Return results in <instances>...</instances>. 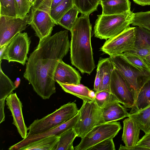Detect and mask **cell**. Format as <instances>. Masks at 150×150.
I'll use <instances>...</instances> for the list:
<instances>
[{
	"label": "cell",
	"instance_id": "cell-1",
	"mask_svg": "<svg viewBox=\"0 0 150 150\" xmlns=\"http://www.w3.org/2000/svg\"><path fill=\"white\" fill-rule=\"evenodd\" d=\"M69 48L68 30H62L39 41L30 54L23 76L43 99H49L55 93L56 69Z\"/></svg>",
	"mask_w": 150,
	"mask_h": 150
},
{
	"label": "cell",
	"instance_id": "cell-2",
	"mask_svg": "<svg viewBox=\"0 0 150 150\" xmlns=\"http://www.w3.org/2000/svg\"><path fill=\"white\" fill-rule=\"evenodd\" d=\"M92 25L89 16L78 17L70 31V59L82 73L90 74L96 67L91 45Z\"/></svg>",
	"mask_w": 150,
	"mask_h": 150
},
{
	"label": "cell",
	"instance_id": "cell-3",
	"mask_svg": "<svg viewBox=\"0 0 150 150\" xmlns=\"http://www.w3.org/2000/svg\"><path fill=\"white\" fill-rule=\"evenodd\" d=\"M133 14L130 10L119 14L98 15L94 27L95 36L107 40L118 35L130 27Z\"/></svg>",
	"mask_w": 150,
	"mask_h": 150
},
{
	"label": "cell",
	"instance_id": "cell-4",
	"mask_svg": "<svg viewBox=\"0 0 150 150\" xmlns=\"http://www.w3.org/2000/svg\"><path fill=\"white\" fill-rule=\"evenodd\" d=\"M53 0H36L29 15V24L39 41L51 36L55 24L51 16Z\"/></svg>",
	"mask_w": 150,
	"mask_h": 150
},
{
	"label": "cell",
	"instance_id": "cell-5",
	"mask_svg": "<svg viewBox=\"0 0 150 150\" xmlns=\"http://www.w3.org/2000/svg\"><path fill=\"white\" fill-rule=\"evenodd\" d=\"M79 111L74 102L64 104L52 113L35 120L28 128V134L41 133L59 125L74 117Z\"/></svg>",
	"mask_w": 150,
	"mask_h": 150
},
{
	"label": "cell",
	"instance_id": "cell-6",
	"mask_svg": "<svg viewBox=\"0 0 150 150\" xmlns=\"http://www.w3.org/2000/svg\"><path fill=\"white\" fill-rule=\"evenodd\" d=\"M110 57L114 68L120 74L134 94L136 103L140 90L150 80V72L141 71L127 62L121 55Z\"/></svg>",
	"mask_w": 150,
	"mask_h": 150
},
{
	"label": "cell",
	"instance_id": "cell-7",
	"mask_svg": "<svg viewBox=\"0 0 150 150\" xmlns=\"http://www.w3.org/2000/svg\"><path fill=\"white\" fill-rule=\"evenodd\" d=\"M80 116L74 128L78 137H83L94 127L105 123L103 109L98 106L94 100L83 101L79 110Z\"/></svg>",
	"mask_w": 150,
	"mask_h": 150
},
{
	"label": "cell",
	"instance_id": "cell-8",
	"mask_svg": "<svg viewBox=\"0 0 150 150\" xmlns=\"http://www.w3.org/2000/svg\"><path fill=\"white\" fill-rule=\"evenodd\" d=\"M119 122H114L100 124L94 127L74 147L75 150H88L93 146L106 139L113 138L121 129Z\"/></svg>",
	"mask_w": 150,
	"mask_h": 150
},
{
	"label": "cell",
	"instance_id": "cell-9",
	"mask_svg": "<svg viewBox=\"0 0 150 150\" xmlns=\"http://www.w3.org/2000/svg\"><path fill=\"white\" fill-rule=\"evenodd\" d=\"M30 42L27 33H18L8 43L0 56V61L5 59L9 62H16L24 65L28 59L27 55Z\"/></svg>",
	"mask_w": 150,
	"mask_h": 150
},
{
	"label": "cell",
	"instance_id": "cell-10",
	"mask_svg": "<svg viewBox=\"0 0 150 150\" xmlns=\"http://www.w3.org/2000/svg\"><path fill=\"white\" fill-rule=\"evenodd\" d=\"M135 28V27H130L118 35L108 39L100 48V50L110 57L129 52L134 47Z\"/></svg>",
	"mask_w": 150,
	"mask_h": 150
},
{
	"label": "cell",
	"instance_id": "cell-11",
	"mask_svg": "<svg viewBox=\"0 0 150 150\" xmlns=\"http://www.w3.org/2000/svg\"><path fill=\"white\" fill-rule=\"evenodd\" d=\"M29 17L28 14L24 17L0 16V48L26 29Z\"/></svg>",
	"mask_w": 150,
	"mask_h": 150
},
{
	"label": "cell",
	"instance_id": "cell-12",
	"mask_svg": "<svg viewBox=\"0 0 150 150\" xmlns=\"http://www.w3.org/2000/svg\"><path fill=\"white\" fill-rule=\"evenodd\" d=\"M110 90L119 103L125 108L132 109L134 106L135 99L134 94L124 79L115 68L112 73Z\"/></svg>",
	"mask_w": 150,
	"mask_h": 150
},
{
	"label": "cell",
	"instance_id": "cell-13",
	"mask_svg": "<svg viewBox=\"0 0 150 150\" xmlns=\"http://www.w3.org/2000/svg\"><path fill=\"white\" fill-rule=\"evenodd\" d=\"M80 116L79 111L77 114L70 120L44 132L36 134L28 135L23 140L10 146L9 150H20L23 147L33 142L43 138L56 135L59 136L66 131L74 128L77 123Z\"/></svg>",
	"mask_w": 150,
	"mask_h": 150
},
{
	"label": "cell",
	"instance_id": "cell-14",
	"mask_svg": "<svg viewBox=\"0 0 150 150\" xmlns=\"http://www.w3.org/2000/svg\"><path fill=\"white\" fill-rule=\"evenodd\" d=\"M6 104L13 117V124L16 127L21 137L24 139L27 136L28 130L23 115L22 103L16 93H12L6 98Z\"/></svg>",
	"mask_w": 150,
	"mask_h": 150
},
{
	"label": "cell",
	"instance_id": "cell-15",
	"mask_svg": "<svg viewBox=\"0 0 150 150\" xmlns=\"http://www.w3.org/2000/svg\"><path fill=\"white\" fill-rule=\"evenodd\" d=\"M122 140L125 146L121 144L119 150H127L134 146L139 140L141 130L139 126L132 118L128 117L123 121Z\"/></svg>",
	"mask_w": 150,
	"mask_h": 150
},
{
	"label": "cell",
	"instance_id": "cell-16",
	"mask_svg": "<svg viewBox=\"0 0 150 150\" xmlns=\"http://www.w3.org/2000/svg\"><path fill=\"white\" fill-rule=\"evenodd\" d=\"M56 82L66 84H79L81 77L79 73L74 68L60 60L54 74Z\"/></svg>",
	"mask_w": 150,
	"mask_h": 150
},
{
	"label": "cell",
	"instance_id": "cell-17",
	"mask_svg": "<svg viewBox=\"0 0 150 150\" xmlns=\"http://www.w3.org/2000/svg\"><path fill=\"white\" fill-rule=\"evenodd\" d=\"M0 123L5 119V100L16 88L14 83L3 72L0 61Z\"/></svg>",
	"mask_w": 150,
	"mask_h": 150
},
{
	"label": "cell",
	"instance_id": "cell-18",
	"mask_svg": "<svg viewBox=\"0 0 150 150\" xmlns=\"http://www.w3.org/2000/svg\"><path fill=\"white\" fill-rule=\"evenodd\" d=\"M97 67L101 81L98 91L105 90L110 92V83L111 74L114 69L110 57L105 58H100Z\"/></svg>",
	"mask_w": 150,
	"mask_h": 150
},
{
	"label": "cell",
	"instance_id": "cell-19",
	"mask_svg": "<svg viewBox=\"0 0 150 150\" xmlns=\"http://www.w3.org/2000/svg\"><path fill=\"white\" fill-rule=\"evenodd\" d=\"M102 14H119L131 10L129 0H104L100 2Z\"/></svg>",
	"mask_w": 150,
	"mask_h": 150
},
{
	"label": "cell",
	"instance_id": "cell-20",
	"mask_svg": "<svg viewBox=\"0 0 150 150\" xmlns=\"http://www.w3.org/2000/svg\"><path fill=\"white\" fill-rule=\"evenodd\" d=\"M103 115L105 123L116 122L128 117L129 113L124 106L115 103L103 109Z\"/></svg>",
	"mask_w": 150,
	"mask_h": 150
},
{
	"label": "cell",
	"instance_id": "cell-21",
	"mask_svg": "<svg viewBox=\"0 0 150 150\" xmlns=\"http://www.w3.org/2000/svg\"><path fill=\"white\" fill-rule=\"evenodd\" d=\"M59 140V136L47 137L29 143L20 150H55Z\"/></svg>",
	"mask_w": 150,
	"mask_h": 150
},
{
	"label": "cell",
	"instance_id": "cell-22",
	"mask_svg": "<svg viewBox=\"0 0 150 150\" xmlns=\"http://www.w3.org/2000/svg\"><path fill=\"white\" fill-rule=\"evenodd\" d=\"M128 117L133 118L145 134L150 133V105L134 113Z\"/></svg>",
	"mask_w": 150,
	"mask_h": 150
},
{
	"label": "cell",
	"instance_id": "cell-23",
	"mask_svg": "<svg viewBox=\"0 0 150 150\" xmlns=\"http://www.w3.org/2000/svg\"><path fill=\"white\" fill-rule=\"evenodd\" d=\"M57 83L65 92L79 98L83 101H91L93 100L90 95L91 90L82 84Z\"/></svg>",
	"mask_w": 150,
	"mask_h": 150
},
{
	"label": "cell",
	"instance_id": "cell-24",
	"mask_svg": "<svg viewBox=\"0 0 150 150\" xmlns=\"http://www.w3.org/2000/svg\"><path fill=\"white\" fill-rule=\"evenodd\" d=\"M150 105V80L147 82L140 90L134 106L129 113H134Z\"/></svg>",
	"mask_w": 150,
	"mask_h": 150
},
{
	"label": "cell",
	"instance_id": "cell-25",
	"mask_svg": "<svg viewBox=\"0 0 150 150\" xmlns=\"http://www.w3.org/2000/svg\"><path fill=\"white\" fill-rule=\"evenodd\" d=\"M77 135L74 128L70 129L59 136V140L55 150H74L73 143Z\"/></svg>",
	"mask_w": 150,
	"mask_h": 150
},
{
	"label": "cell",
	"instance_id": "cell-26",
	"mask_svg": "<svg viewBox=\"0 0 150 150\" xmlns=\"http://www.w3.org/2000/svg\"><path fill=\"white\" fill-rule=\"evenodd\" d=\"M135 27V39L134 47L150 48V30L141 27Z\"/></svg>",
	"mask_w": 150,
	"mask_h": 150
},
{
	"label": "cell",
	"instance_id": "cell-27",
	"mask_svg": "<svg viewBox=\"0 0 150 150\" xmlns=\"http://www.w3.org/2000/svg\"><path fill=\"white\" fill-rule=\"evenodd\" d=\"M74 6L82 15H89L97 10L100 0H73Z\"/></svg>",
	"mask_w": 150,
	"mask_h": 150
},
{
	"label": "cell",
	"instance_id": "cell-28",
	"mask_svg": "<svg viewBox=\"0 0 150 150\" xmlns=\"http://www.w3.org/2000/svg\"><path fill=\"white\" fill-rule=\"evenodd\" d=\"M94 100L100 108H104L115 103H119L118 100L110 92L103 90L96 92Z\"/></svg>",
	"mask_w": 150,
	"mask_h": 150
},
{
	"label": "cell",
	"instance_id": "cell-29",
	"mask_svg": "<svg viewBox=\"0 0 150 150\" xmlns=\"http://www.w3.org/2000/svg\"><path fill=\"white\" fill-rule=\"evenodd\" d=\"M74 6L73 0H64L55 8L51 9V16L56 25L62 17Z\"/></svg>",
	"mask_w": 150,
	"mask_h": 150
},
{
	"label": "cell",
	"instance_id": "cell-30",
	"mask_svg": "<svg viewBox=\"0 0 150 150\" xmlns=\"http://www.w3.org/2000/svg\"><path fill=\"white\" fill-rule=\"evenodd\" d=\"M79 13L78 9L74 6L62 17L58 25L70 31L78 18Z\"/></svg>",
	"mask_w": 150,
	"mask_h": 150
},
{
	"label": "cell",
	"instance_id": "cell-31",
	"mask_svg": "<svg viewBox=\"0 0 150 150\" xmlns=\"http://www.w3.org/2000/svg\"><path fill=\"white\" fill-rule=\"evenodd\" d=\"M121 55L127 62L141 71L150 72V68L141 57L129 53H124Z\"/></svg>",
	"mask_w": 150,
	"mask_h": 150
},
{
	"label": "cell",
	"instance_id": "cell-32",
	"mask_svg": "<svg viewBox=\"0 0 150 150\" xmlns=\"http://www.w3.org/2000/svg\"><path fill=\"white\" fill-rule=\"evenodd\" d=\"M131 24L139 26L150 30V11L134 13Z\"/></svg>",
	"mask_w": 150,
	"mask_h": 150
},
{
	"label": "cell",
	"instance_id": "cell-33",
	"mask_svg": "<svg viewBox=\"0 0 150 150\" xmlns=\"http://www.w3.org/2000/svg\"><path fill=\"white\" fill-rule=\"evenodd\" d=\"M0 16H17L15 0H0Z\"/></svg>",
	"mask_w": 150,
	"mask_h": 150
},
{
	"label": "cell",
	"instance_id": "cell-34",
	"mask_svg": "<svg viewBox=\"0 0 150 150\" xmlns=\"http://www.w3.org/2000/svg\"><path fill=\"white\" fill-rule=\"evenodd\" d=\"M17 17H24L30 12L32 6L29 0H15Z\"/></svg>",
	"mask_w": 150,
	"mask_h": 150
},
{
	"label": "cell",
	"instance_id": "cell-35",
	"mask_svg": "<svg viewBox=\"0 0 150 150\" xmlns=\"http://www.w3.org/2000/svg\"><path fill=\"white\" fill-rule=\"evenodd\" d=\"M113 138L105 139L89 148L88 150H115Z\"/></svg>",
	"mask_w": 150,
	"mask_h": 150
},
{
	"label": "cell",
	"instance_id": "cell-36",
	"mask_svg": "<svg viewBox=\"0 0 150 150\" xmlns=\"http://www.w3.org/2000/svg\"><path fill=\"white\" fill-rule=\"evenodd\" d=\"M127 150H150V133L145 134L136 145Z\"/></svg>",
	"mask_w": 150,
	"mask_h": 150
},
{
	"label": "cell",
	"instance_id": "cell-37",
	"mask_svg": "<svg viewBox=\"0 0 150 150\" xmlns=\"http://www.w3.org/2000/svg\"><path fill=\"white\" fill-rule=\"evenodd\" d=\"M150 52V48H138L134 47L132 50L127 53H129L138 56L143 59Z\"/></svg>",
	"mask_w": 150,
	"mask_h": 150
},
{
	"label": "cell",
	"instance_id": "cell-38",
	"mask_svg": "<svg viewBox=\"0 0 150 150\" xmlns=\"http://www.w3.org/2000/svg\"><path fill=\"white\" fill-rule=\"evenodd\" d=\"M101 83V81L100 77L99 71L98 69L97 68L94 85V90L96 92L98 91Z\"/></svg>",
	"mask_w": 150,
	"mask_h": 150
},
{
	"label": "cell",
	"instance_id": "cell-39",
	"mask_svg": "<svg viewBox=\"0 0 150 150\" xmlns=\"http://www.w3.org/2000/svg\"><path fill=\"white\" fill-rule=\"evenodd\" d=\"M135 3L142 6L150 5V0H132Z\"/></svg>",
	"mask_w": 150,
	"mask_h": 150
},
{
	"label": "cell",
	"instance_id": "cell-40",
	"mask_svg": "<svg viewBox=\"0 0 150 150\" xmlns=\"http://www.w3.org/2000/svg\"><path fill=\"white\" fill-rule=\"evenodd\" d=\"M143 60L147 65L150 68V52L149 54L143 59Z\"/></svg>",
	"mask_w": 150,
	"mask_h": 150
},
{
	"label": "cell",
	"instance_id": "cell-41",
	"mask_svg": "<svg viewBox=\"0 0 150 150\" xmlns=\"http://www.w3.org/2000/svg\"><path fill=\"white\" fill-rule=\"evenodd\" d=\"M64 0H53L51 6V9L55 8Z\"/></svg>",
	"mask_w": 150,
	"mask_h": 150
},
{
	"label": "cell",
	"instance_id": "cell-42",
	"mask_svg": "<svg viewBox=\"0 0 150 150\" xmlns=\"http://www.w3.org/2000/svg\"><path fill=\"white\" fill-rule=\"evenodd\" d=\"M20 82L21 79L19 77L17 78L14 82V83L16 86V88L18 87L20 84Z\"/></svg>",
	"mask_w": 150,
	"mask_h": 150
},
{
	"label": "cell",
	"instance_id": "cell-43",
	"mask_svg": "<svg viewBox=\"0 0 150 150\" xmlns=\"http://www.w3.org/2000/svg\"><path fill=\"white\" fill-rule=\"evenodd\" d=\"M31 5L32 6V5L33 4V2L34 0H29Z\"/></svg>",
	"mask_w": 150,
	"mask_h": 150
},
{
	"label": "cell",
	"instance_id": "cell-44",
	"mask_svg": "<svg viewBox=\"0 0 150 150\" xmlns=\"http://www.w3.org/2000/svg\"><path fill=\"white\" fill-rule=\"evenodd\" d=\"M36 0H34L33 2V4L36 1Z\"/></svg>",
	"mask_w": 150,
	"mask_h": 150
},
{
	"label": "cell",
	"instance_id": "cell-45",
	"mask_svg": "<svg viewBox=\"0 0 150 150\" xmlns=\"http://www.w3.org/2000/svg\"><path fill=\"white\" fill-rule=\"evenodd\" d=\"M104 0H100V2L101 1H103Z\"/></svg>",
	"mask_w": 150,
	"mask_h": 150
}]
</instances>
